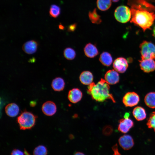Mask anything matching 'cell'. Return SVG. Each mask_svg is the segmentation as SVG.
Returning a JSON list of instances; mask_svg holds the SVG:
<instances>
[{
	"mask_svg": "<svg viewBox=\"0 0 155 155\" xmlns=\"http://www.w3.org/2000/svg\"><path fill=\"white\" fill-rule=\"evenodd\" d=\"M131 6V22L140 27L144 32L150 28L155 20V6L148 0H129Z\"/></svg>",
	"mask_w": 155,
	"mask_h": 155,
	"instance_id": "obj_1",
	"label": "cell"
},
{
	"mask_svg": "<svg viewBox=\"0 0 155 155\" xmlns=\"http://www.w3.org/2000/svg\"><path fill=\"white\" fill-rule=\"evenodd\" d=\"M110 87L105 80L102 78L96 84L92 82L88 87L87 92L92 98L99 102L110 99L115 102L113 95L109 93Z\"/></svg>",
	"mask_w": 155,
	"mask_h": 155,
	"instance_id": "obj_2",
	"label": "cell"
},
{
	"mask_svg": "<svg viewBox=\"0 0 155 155\" xmlns=\"http://www.w3.org/2000/svg\"><path fill=\"white\" fill-rule=\"evenodd\" d=\"M36 116L32 113L25 111L22 112L17 118V121L21 130L32 128L35 125Z\"/></svg>",
	"mask_w": 155,
	"mask_h": 155,
	"instance_id": "obj_3",
	"label": "cell"
},
{
	"mask_svg": "<svg viewBox=\"0 0 155 155\" xmlns=\"http://www.w3.org/2000/svg\"><path fill=\"white\" fill-rule=\"evenodd\" d=\"M141 59H155V45L152 42L146 40L140 44Z\"/></svg>",
	"mask_w": 155,
	"mask_h": 155,
	"instance_id": "obj_4",
	"label": "cell"
},
{
	"mask_svg": "<svg viewBox=\"0 0 155 155\" xmlns=\"http://www.w3.org/2000/svg\"><path fill=\"white\" fill-rule=\"evenodd\" d=\"M114 15L115 19L119 22L126 23L128 22L131 17V12L128 7L121 5L116 9Z\"/></svg>",
	"mask_w": 155,
	"mask_h": 155,
	"instance_id": "obj_5",
	"label": "cell"
},
{
	"mask_svg": "<svg viewBox=\"0 0 155 155\" xmlns=\"http://www.w3.org/2000/svg\"><path fill=\"white\" fill-rule=\"evenodd\" d=\"M140 100L139 95L134 92L126 93L123 98V102L127 107H132L136 105Z\"/></svg>",
	"mask_w": 155,
	"mask_h": 155,
	"instance_id": "obj_6",
	"label": "cell"
},
{
	"mask_svg": "<svg viewBox=\"0 0 155 155\" xmlns=\"http://www.w3.org/2000/svg\"><path fill=\"white\" fill-rule=\"evenodd\" d=\"M113 66L115 70L117 72L123 73L127 70L128 64L127 60L123 57L117 58L113 63Z\"/></svg>",
	"mask_w": 155,
	"mask_h": 155,
	"instance_id": "obj_7",
	"label": "cell"
},
{
	"mask_svg": "<svg viewBox=\"0 0 155 155\" xmlns=\"http://www.w3.org/2000/svg\"><path fill=\"white\" fill-rule=\"evenodd\" d=\"M118 141L121 147L125 150L130 149L134 145L133 138L129 135H124L121 136L119 137Z\"/></svg>",
	"mask_w": 155,
	"mask_h": 155,
	"instance_id": "obj_8",
	"label": "cell"
},
{
	"mask_svg": "<svg viewBox=\"0 0 155 155\" xmlns=\"http://www.w3.org/2000/svg\"><path fill=\"white\" fill-rule=\"evenodd\" d=\"M139 61L140 68L144 72L149 73L155 70V61L154 59H141Z\"/></svg>",
	"mask_w": 155,
	"mask_h": 155,
	"instance_id": "obj_9",
	"label": "cell"
},
{
	"mask_svg": "<svg viewBox=\"0 0 155 155\" xmlns=\"http://www.w3.org/2000/svg\"><path fill=\"white\" fill-rule=\"evenodd\" d=\"M57 106L55 103L52 101H47L44 102L42 107L43 113L48 116L54 115L57 111Z\"/></svg>",
	"mask_w": 155,
	"mask_h": 155,
	"instance_id": "obj_10",
	"label": "cell"
},
{
	"mask_svg": "<svg viewBox=\"0 0 155 155\" xmlns=\"http://www.w3.org/2000/svg\"><path fill=\"white\" fill-rule=\"evenodd\" d=\"M105 80L108 84L113 85L118 83L119 80L117 72L112 69L108 71L104 75Z\"/></svg>",
	"mask_w": 155,
	"mask_h": 155,
	"instance_id": "obj_11",
	"label": "cell"
},
{
	"mask_svg": "<svg viewBox=\"0 0 155 155\" xmlns=\"http://www.w3.org/2000/svg\"><path fill=\"white\" fill-rule=\"evenodd\" d=\"M133 126V121L129 118L123 119L119 121L118 129L123 133H127Z\"/></svg>",
	"mask_w": 155,
	"mask_h": 155,
	"instance_id": "obj_12",
	"label": "cell"
},
{
	"mask_svg": "<svg viewBox=\"0 0 155 155\" xmlns=\"http://www.w3.org/2000/svg\"><path fill=\"white\" fill-rule=\"evenodd\" d=\"M38 45L36 41L34 40H30L24 43L22 46V49L27 54H32L36 51Z\"/></svg>",
	"mask_w": 155,
	"mask_h": 155,
	"instance_id": "obj_13",
	"label": "cell"
},
{
	"mask_svg": "<svg viewBox=\"0 0 155 155\" xmlns=\"http://www.w3.org/2000/svg\"><path fill=\"white\" fill-rule=\"evenodd\" d=\"M82 97V92L78 88H74L70 90L68 98L69 101L73 103H76L81 99Z\"/></svg>",
	"mask_w": 155,
	"mask_h": 155,
	"instance_id": "obj_14",
	"label": "cell"
},
{
	"mask_svg": "<svg viewBox=\"0 0 155 155\" xmlns=\"http://www.w3.org/2000/svg\"><path fill=\"white\" fill-rule=\"evenodd\" d=\"M5 110L6 113L8 116L11 117H14L18 115L20 109L17 104L11 103L7 105Z\"/></svg>",
	"mask_w": 155,
	"mask_h": 155,
	"instance_id": "obj_15",
	"label": "cell"
},
{
	"mask_svg": "<svg viewBox=\"0 0 155 155\" xmlns=\"http://www.w3.org/2000/svg\"><path fill=\"white\" fill-rule=\"evenodd\" d=\"M84 51L86 55L90 58L94 57L98 54L96 47L91 43H89L86 45Z\"/></svg>",
	"mask_w": 155,
	"mask_h": 155,
	"instance_id": "obj_16",
	"label": "cell"
},
{
	"mask_svg": "<svg viewBox=\"0 0 155 155\" xmlns=\"http://www.w3.org/2000/svg\"><path fill=\"white\" fill-rule=\"evenodd\" d=\"M79 79L80 81L83 84L89 85L92 83L93 76L90 72L88 71H84L81 73Z\"/></svg>",
	"mask_w": 155,
	"mask_h": 155,
	"instance_id": "obj_17",
	"label": "cell"
},
{
	"mask_svg": "<svg viewBox=\"0 0 155 155\" xmlns=\"http://www.w3.org/2000/svg\"><path fill=\"white\" fill-rule=\"evenodd\" d=\"M65 83L63 79L61 77H56L52 80L51 86L53 89L56 91L63 90L65 87Z\"/></svg>",
	"mask_w": 155,
	"mask_h": 155,
	"instance_id": "obj_18",
	"label": "cell"
},
{
	"mask_svg": "<svg viewBox=\"0 0 155 155\" xmlns=\"http://www.w3.org/2000/svg\"><path fill=\"white\" fill-rule=\"evenodd\" d=\"M132 113L134 117L138 121L143 120L146 117L145 110L141 106H137L135 108Z\"/></svg>",
	"mask_w": 155,
	"mask_h": 155,
	"instance_id": "obj_19",
	"label": "cell"
},
{
	"mask_svg": "<svg viewBox=\"0 0 155 155\" xmlns=\"http://www.w3.org/2000/svg\"><path fill=\"white\" fill-rule=\"evenodd\" d=\"M99 60L103 65L106 66H109L113 62V59L111 55L106 52H103L101 54Z\"/></svg>",
	"mask_w": 155,
	"mask_h": 155,
	"instance_id": "obj_20",
	"label": "cell"
},
{
	"mask_svg": "<svg viewBox=\"0 0 155 155\" xmlns=\"http://www.w3.org/2000/svg\"><path fill=\"white\" fill-rule=\"evenodd\" d=\"M144 102L148 107L155 108V92H151L147 94L145 97Z\"/></svg>",
	"mask_w": 155,
	"mask_h": 155,
	"instance_id": "obj_21",
	"label": "cell"
},
{
	"mask_svg": "<svg viewBox=\"0 0 155 155\" xmlns=\"http://www.w3.org/2000/svg\"><path fill=\"white\" fill-rule=\"evenodd\" d=\"M88 15L90 20L92 23L99 24L101 23L102 20L101 16L97 13L96 8L94 9L92 11H89Z\"/></svg>",
	"mask_w": 155,
	"mask_h": 155,
	"instance_id": "obj_22",
	"label": "cell"
},
{
	"mask_svg": "<svg viewBox=\"0 0 155 155\" xmlns=\"http://www.w3.org/2000/svg\"><path fill=\"white\" fill-rule=\"evenodd\" d=\"M97 6L98 8L102 11L108 9L111 5V0H97Z\"/></svg>",
	"mask_w": 155,
	"mask_h": 155,
	"instance_id": "obj_23",
	"label": "cell"
},
{
	"mask_svg": "<svg viewBox=\"0 0 155 155\" xmlns=\"http://www.w3.org/2000/svg\"><path fill=\"white\" fill-rule=\"evenodd\" d=\"M61 10V8L59 6L55 4H52L50 8L49 15L51 17L56 18L60 15Z\"/></svg>",
	"mask_w": 155,
	"mask_h": 155,
	"instance_id": "obj_24",
	"label": "cell"
},
{
	"mask_svg": "<svg viewBox=\"0 0 155 155\" xmlns=\"http://www.w3.org/2000/svg\"><path fill=\"white\" fill-rule=\"evenodd\" d=\"M65 57L68 60L73 59L75 57L76 53L75 51L70 48H66L63 52Z\"/></svg>",
	"mask_w": 155,
	"mask_h": 155,
	"instance_id": "obj_25",
	"label": "cell"
},
{
	"mask_svg": "<svg viewBox=\"0 0 155 155\" xmlns=\"http://www.w3.org/2000/svg\"><path fill=\"white\" fill-rule=\"evenodd\" d=\"M47 150L46 148L42 145L36 147L33 151L34 155H46Z\"/></svg>",
	"mask_w": 155,
	"mask_h": 155,
	"instance_id": "obj_26",
	"label": "cell"
},
{
	"mask_svg": "<svg viewBox=\"0 0 155 155\" xmlns=\"http://www.w3.org/2000/svg\"><path fill=\"white\" fill-rule=\"evenodd\" d=\"M147 125L149 128L153 129L155 131V112L150 114Z\"/></svg>",
	"mask_w": 155,
	"mask_h": 155,
	"instance_id": "obj_27",
	"label": "cell"
},
{
	"mask_svg": "<svg viewBox=\"0 0 155 155\" xmlns=\"http://www.w3.org/2000/svg\"><path fill=\"white\" fill-rule=\"evenodd\" d=\"M113 132V127L109 125L104 126L102 129V133L104 135L106 136L110 135Z\"/></svg>",
	"mask_w": 155,
	"mask_h": 155,
	"instance_id": "obj_28",
	"label": "cell"
},
{
	"mask_svg": "<svg viewBox=\"0 0 155 155\" xmlns=\"http://www.w3.org/2000/svg\"><path fill=\"white\" fill-rule=\"evenodd\" d=\"M112 149L114 152L113 155H121L118 151V146L117 144L113 146Z\"/></svg>",
	"mask_w": 155,
	"mask_h": 155,
	"instance_id": "obj_29",
	"label": "cell"
},
{
	"mask_svg": "<svg viewBox=\"0 0 155 155\" xmlns=\"http://www.w3.org/2000/svg\"><path fill=\"white\" fill-rule=\"evenodd\" d=\"M24 154L23 152L20 150L15 149L12 151L11 155H24Z\"/></svg>",
	"mask_w": 155,
	"mask_h": 155,
	"instance_id": "obj_30",
	"label": "cell"
},
{
	"mask_svg": "<svg viewBox=\"0 0 155 155\" xmlns=\"http://www.w3.org/2000/svg\"><path fill=\"white\" fill-rule=\"evenodd\" d=\"M77 24L74 23L69 25L68 27V30L69 31L72 32L74 31L76 28Z\"/></svg>",
	"mask_w": 155,
	"mask_h": 155,
	"instance_id": "obj_31",
	"label": "cell"
},
{
	"mask_svg": "<svg viewBox=\"0 0 155 155\" xmlns=\"http://www.w3.org/2000/svg\"><path fill=\"white\" fill-rule=\"evenodd\" d=\"M73 155H86L84 153L79 152H75Z\"/></svg>",
	"mask_w": 155,
	"mask_h": 155,
	"instance_id": "obj_32",
	"label": "cell"
},
{
	"mask_svg": "<svg viewBox=\"0 0 155 155\" xmlns=\"http://www.w3.org/2000/svg\"><path fill=\"white\" fill-rule=\"evenodd\" d=\"M129 116V114L128 113H126L124 115V118H128Z\"/></svg>",
	"mask_w": 155,
	"mask_h": 155,
	"instance_id": "obj_33",
	"label": "cell"
},
{
	"mask_svg": "<svg viewBox=\"0 0 155 155\" xmlns=\"http://www.w3.org/2000/svg\"><path fill=\"white\" fill-rule=\"evenodd\" d=\"M59 28L60 30H63L64 29V26L61 24H59Z\"/></svg>",
	"mask_w": 155,
	"mask_h": 155,
	"instance_id": "obj_34",
	"label": "cell"
},
{
	"mask_svg": "<svg viewBox=\"0 0 155 155\" xmlns=\"http://www.w3.org/2000/svg\"><path fill=\"white\" fill-rule=\"evenodd\" d=\"M24 153L25 155H30L25 149L24 150Z\"/></svg>",
	"mask_w": 155,
	"mask_h": 155,
	"instance_id": "obj_35",
	"label": "cell"
},
{
	"mask_svg": "<svg viewBox=\"0 0 155 155\" xmlns=\"http://www.w3.org/2000/svg\"><path fill=\"white\" fill-rule=\"evenodd\" d=\"M152 35L155 38V26L153 29Z\"/></svg>",
	"mask_w": 155,
	"mask_h": 155,
	"instance_id": "obj_36",
	"label": "cell"
},
{
	"mask_svg": "<svg viewBox=\"0 0 155 155\" xmlns=\"http://www.w3.org/2000/svg\"><path fill=\"white\" fill-rule=\"evenodd\" d=\"M119 0H112L114 2H116L118 1Z\"/></svg>",
	"mask_w": 155,
	"mask_h": 155,
	"instance_id": "obj_37",
	"label": "cell"
}]
</instances>
